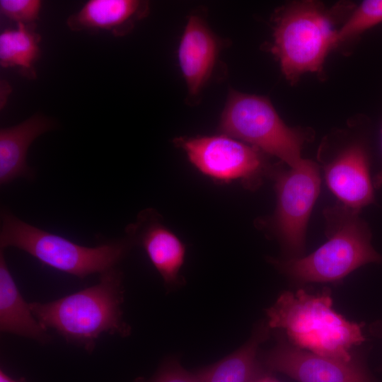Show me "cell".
<instances>
[{
    "label": "cell",
    "instance_id": "1",
    "mask_svg": "<svg viewBox=\"0 0 382 382\" xmlns=\"http://www.w3.org/2000/svg\"><path fill=\"white\" fill-rule=\"evenodd\" d=\"M122 272L115 267L100 274L98 283L47 303H30L37 320L66 342L88 353L105 333L126 337L130 327L123 320Z\"/></svg>",
    "mask_w": 382,
    "mask_h": 382
},
{
    "label": "cell",
    "instance_id": "2",
    "mask_svg": "<svg viewBox=\"0 0 382 382\" xmlns=\"http://www.w3.org/2000/svg\"><path fill=\"white\" fill-rule=\"evenodd\" d=\"M268 325L285 331L290 343L320 356L349 363L350 350L365 337L362 326L346 320L332 308L328 291L311 294L285 291L267 310Z\"/></svg>",
    "mask_w": 382,
    "mask_h": 382
},
{
    "label": "cell",
    "instance_id": "3",
    "mask_svg": "<svg viewBox=\"0 0 382 382\" xmlns=\"http://www.w3.org/2000/svg\"><path fill=\"white\" fill-rule=\"evenodd\" d=\"M324 215L328 240L306 257L279 263L287 275L304 283L332 282L364 265L382 262L371 244L370 228L359 212L340 203L327 208Z\"/></svg>",
    "mask_w": 382,
    "mask_h": 382
},
{
    "label": "cell",
    "instance_id": "4",
    "mask_svg": "<svg viewBox=\"0 0 382 382\" xmlns=\"http://www.w3.org/2000/svg\"><path fill=\"white\" fill-rule=\"evenodd\" d=\"M334 10L315 1H294L277 15L272 51L293 84L304 73L321 71L328 54L337 46Z\"/></svg>",
    "mask_w": 382,
    "mask_h": 382
},
{
    "label": "cell",
    "instance_id": "5",
    "mask_svg": "<svg viewBox=\"0 0 382 382\" xmlns=\"http://www.w3.org/2000/svg\"><path fill=\"white\" fill-rule=\"evenodd\" d=\"M0 247L22 250L42 264L80 279L103 273L123 258L129 247L117 241L86 247L33 226L6 210L1 214Z\"/></svg>",
    "mask_w": 382,
    "mask_h": 382
},
{
    "label": "cell",
    "instance_id": "6",
    "mask_svg": "<svg viewBox=\"0 0 382 382\" xmlns=\"http://www.w3.org/2000/svg\"><path fill=\"white\" fill-rule=\"evenodd\" d=\"M227 136L241 139L262 152L274 156L290 167L299 165L306 134L289 127L264 97L233 92L220 122Z\"/></svg>",
    "mask_w": 382,
    "mask_h": 382
},
{
    "label": "cell",
    "instance_id": "7",
    "mask_svg": "<svg viewBox=\"0 0 382 382\" xmlns=\"http://www.w3.org/2000/svg\"><path fill=\"white\" fill-rule=\"evenodd\" d=\"M277 204L273 227L285 248L298 257L304 248L306 226L320 192L318 165L303 159L276 174Z\"/></svg>",
    "mask_w": 382,
    "mask_h": 382
},
{
    "label": "cell",
    "instance_id": "8",
    "mask_svg": "<svg viewBox=\"0 0 382 382\" xmlns=\"http://www.w3.org/2000/svg\"><path fill=\"white\" fill-rule=\"evenodd\" d=\"M181 146L201 172L221 180L257 183L265 170L262 152L229 136L186 139Z\"/></svg>",
    "mask_w": 382,
    "mask_h": 382
},
{
    "label": "cell",
    "instance_id": "9",
    "mask_svg": "<svg viewBox=\"0 0 382 382\" xmlns=\"http://www.w3.org/2000/svg\"><path fill=\"white\" fill-rule=\"evenodd\" d=\"M266 366L299 382H373L357 361L345 363L282 341L265 356Z\"/></svg>",
    "mask_w": 382,
    "mask_h": 382
},
{
    "label": "cell",
    "instance_id": "10",
    "mask_svg": "<svg viewBox=\"0 0 382 382\" xmlns=\"http://www.w3.org/2000/svg\"><path fill=\"white\" fill-rule=\"evenodd\" d=\"M323 169L327 185L340 203L359 212L374 203L369 157L363 144L352 142L341 149L323 162Z\"/></svg>",
    "mask_w": 382,
    "mask_h": 382
},
{
    "label": "cell",
    "instance_id": "11",
    "mask_svg": "<svg viewBox=\"0 0 382 382\" xmlns=\"http://www.w3.org/2000/svg\"><path fill=\"white\" fill-rule=\"evenodd\" d=\"M149 12L147 1L138 0H90L66 20L75 32H108L116 37L129 33Z\"/></svg>",
    "mask_w": 382,
    "mask_h": 382
},
{
    "label": "cell",
    "instance_id": "12",
    "mask_svg": "<svg viewBox=\"0 0 382 382\" xmlns=\"http://www.w3.org/2000/svg\"><path fill=\"white\" fill-rule=\"evenodd\" d=\"M127 233L144 248L151 262L167 284L178 281L185 248L180 240L162 225L151 210L141 213Z\"/></svg>",
    "mask_w": 382,
    "mask_h": 382
},
{
    "label": "cell",
    "instance_id": "13",
    "mask_svg": "<svg viewBox=\"0 0 382 382\" xmlns=\"http://www.w3.org/2000/svg\"><path fill=\"white\" fill-rule=\"evenodd\" d=\"M217 45L213 33L198 16L189 18L178 48V61L190 93L199 92L214 64Z\"/></svg>",
    "mask_w": 382,
    "mask_h": 382
},
{
    "label": "cell",
    "instance_id": "14",
    "mask_svg": "<svg viewBox=\"0 0 382 382\" xmlns=\"http://www.w3.org/2000/svg\"><path fill=\"white\" fill-rule=\"evenodd\" d=\"M54 127L52 120L36 113L16 125L1 129V185L20 177L32 178V171L26 163L28 149L35 139Z\"/></svg>",
    "mask_w": 382,
    "mask_h": 382
},
{
    "label": "cell",
    "instance_id": "15",
    "mask_svg": "<svg viewBox=\"0 0 382 382\" xmlns=\"http://www.w3.org/2000/svg\"><path fill=\"white\" fill-rule=\"evenodd\" d=\"M0 330L33 340L42 345L51 340L47 330L33 315L30 303L22 296L0 252Z\"/></svg>",
    "mask_w": 382,
    "mask_h": 382
},
{
    "label": "cell",
    "instance_id": "16",
    "mask_svg": "<svg viewBox=\"0 0 382 382\" xmlns=\"http://www.w3.org/2000/svg\"><path fill=\"white\" fill-rule=\"evenodd\" d=\"M40 41L36 23H17L16 28L4 30L0 35L1 66L16 67L23 76L35 79L34 65L40 57Z\"/></svg>",
    "mask_w": 382,
    "mask_h": 382
},
{
    "label": "cell",
    "instance_id": "17",
    "mask_svg": "<svg viewBox=\"0 0 382 382\" xmlns=\"http://www.w3.org/2000/svg\"><path fill=\"white\" fill-rule=\"evenodd\" d=\"M267 331L260 328L239 349L199 373L204 382H252L256 369V356Z\"/></svg>",
    "mask_w": 382,
    "mask_h": 382
},
{
    "label": "cell",
    "instance_id": "18",
    "mask_svg": "<svg viewBox=\"0 0 382 382\" xmlns=\"http://www.w3.org/2000/svg\"><path fill=\"white\" fill-rule=\"evenodd\" d=\"M382 22V0L362 1L337 30V46L355 40L364 32Z\"/></svg>",
    "mask_w": 382,
    "mask_h": 382
},
{
    "label": "cell",
    "instance_id": "19",
    "mask_svg": "<svg viewBox=\"0 0 382 382\" xmlns=\"http://www.w3.org/2000/svg\"><path fill=\"white\" fill-rule=\"evenodd\" d=\"M42 1L39 0H1L0 11L17 23H35L39 19Z\"/></svg>",
    "mask_w": 382,
    "mask_h": 382
},
{
    "label": "cell",
    "instance_id": "20",
    "mask_svg": "<svg viewBox=\"0 0 382 382\" xmlns=\"http://www.w3.org/2000/svg\"><path fill=\"white\" fill-rule=\"evenodd\" d=\"M141 382V381H138ZM150 382H204L198 374H191L178 363L170 362L163 366Z\"/></svg>",
    "mask_w": 382,
    "mask_h": 382
},
{
    "label": "cell",
    "instance_id": "21",
    "mask_svg": "<svg viewBox=\"0 0 382 382\" xmlns=\"http://www.w3.org/2000/svg\"><path fill=\"white\" fill-rule=\"evenodd\" d=\"M0 382H28L25 378L13 379L8 376L2 369L0 371Z\"/></svg>",
    "mask_w": 382,
    "mask_h": 382
},
{
    "label": "cell",
    "instance_id": "22",
    "mask_svg": "<svg viewBox=\"0 0 382 382\" xmlns=\"http://www.w3.org/2000/svg\"><path fill=\"white\" fill-rule=\"evenodd\" d=\"M381 146H382V138H381ZM374 187L376 189L382 188V166L379 172L375 175L373 180Z\"/></svg>",
    "mask_w": 382,
    "mask_h": 382
},
{
    "label": "cell",
    "instance_id": "23",
    "mask_svg": "<svg viewBox=\"0 0 382 382\" xmlns=\"http://www.w3.org/2000/svg\"><path fill=\"white\" fill-rule=\"evenodd\" d=\"M252 382H279L274 378L270 376H262L255 379H253Z\"/></svg>",
    "mask_w": 382,
    "mask_h": 382
}]
</instances>
